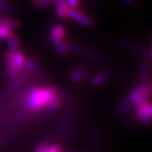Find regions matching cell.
<instances>
[{"label":"cell","mask_w":152,"mask_h":152,"mask_svg":"<svg viewBox=\"0 0 152 152\" xmlns=\"http://www.w3.org/2000/svg\"><path fill=\"white\" fill-rule=\"evenodd\" d=\"M83 57L89 59L90 61H95V62H99V63L104 61V57L101 55V54H99L98 52H96V51H94V50H86Z\"/></svg>","instance_id":"cell-23"},{"label":"cell","mask_w":152,"mask_h":152,"mask_svg":"<svg viewBox=\"0 0 152 152\" xmlns=\"http://www.w3.org/2000/svg\"><path fill=\"white\" fill-rule=\"evenodd\" d=\"M51 41L53 43L54 47L56 48L57 51L59 52V54L62 57H66L68 55V49L67 46L65 44V42H63L62 39H51Z\"/></svg>","instance_id":"cell-18"},{"label":"cell","mask_w":152,"mask_h":152,"mask_svg":"<svg viewBox=\"0 0 152 152\" xmlns=\"http://www.w3.org/2000/svg\"><path fill=\"white\" fill-rule=\"evenodd\" d=\"M0 24L7 28L10 31H14L19 26L18 20L11 18H6V17H0Z\"/></svg>","instance_id":"cell-16"},{"label":"cell","mask_w":152,"mask_h":152,"mask_svg":"<svg viewBox=\"0 0 152 152\" xmlns=\"http://www.w3.org/2000/svg\"><path fill=\"white\" fill-rule=\"evenodd\" d=\"M11 57H12V62L14 67L17 69L18 72H21V70H22L23 64L25 62V55L21 52L20 50L16 51V52H12L11 53Z\"/></svg>","instance_id":"cell-11"},{"label":"cell","mask_w":152,"mask_h":152,"mask_svg":"<svg viewBox=\"0 0 152 152\" xmlns=\"http://www.w3.org/2000/svg\"><path fill=\"white\" fill-rule=\"evenodd\" d=\"M124 2H125V4H126L127 6H132V5H134V3H135V0H124Z\"/></svg>","instance_id":"cell-31"},{"label":"cell","mask_w":152,"mask_h":152,"mask_svg":"<svg viewBox=\"0 0 152 152\" xmlns=\"http://www.w3.org/2000/svg\"><path fill=\"white\" fill-rule=\"evenodd\" d=\"M37 66L36 65V60L33 56H29L25 60V62L23 64V67H22V72L23 74H28L33 72V70L35 69V67Z\"/></svg>","instance_id":"cell-19"},{"label":"cell","mask_w":152,"mask_h":152,"mask_svg":"<svg viewBox=\"0 0 152 152\" xmlns=\"http://www.w3.org/2000/svg\"><path fill=\"white\" fill-rule=\"evenodd\" d=\"M135 112H136V115L139 118V120L142 122L145 126H149L150 125V121H151V117H149L145 110L143 108V104H138V105H136V108H135Z\"/></svg>","instance_id":"cell-15"},{"label":"cell","mask_w":152,"mask_h":152,"mask_svg":"<svg viewBox=\"0 0 152 152\" xmlns=\"http://www.w3.org/2000/svg\"><path fill=\"white\" fill-rule=\"evenodd\" d=\"M68 18L73 19L76 22H78L81 25H83L85 27H91L94 24L93 20L88 16L84 15L83 13H82L77 9H69Z\"/></svg>","instance_id":"cell-2"},{"label":"cell","mask_w":152,"mask_h":152,"mask_svg":"<svg viewBox=\"0 0 152 152\" xmlns=\"http://www.w3.org/2000/svg\"><path fill=\"white\" fill-rule=\"evenodd\" d=\"M0 9L7 10V11H13L14 7L8 2H6L4 0H0Z\"/></svg>","instance_id":"cell-27"},{"label":"cell","mask_w":152,"mask_h":152,"mask_svg":"<svg viewBox=\"0 0 152 152\" xmlns=\"http://www.w3.org/2000/svg\"><path fill=\"white\" fill-rule=\"evenodd\" d=\"M54 5V0H40L38 3L34 4V6L38 8H46Z\"/></svg>","instance_id":"cell-25"},{"label":"cell","mask_w":152,"mask_h":152,"mask_svg":"<svg viewBox=\"0 0 152 152\" xmlns=\"http://www.w3.org/2000/svg\"><path fill=\"white\" fill-rule=\"evenodd\" d=\"M57 93L54 87H39L33 86L28 90L25 95V104L27 109L30 112H40L44 109L45 104Z\"/></svg>","instance_id":"cell-1"},{"label":"cell","mask_w":152,"mask_h":152,"mask_svg":"<svg viewBox=\"0 0 152 152\" xmlns=\"http://www.w3.org/2000/svg\"><path fill=\"white\" fill-rule=\"evenodd\" d=\"M110 77H111L110 72L106 70H104L99 73H97L96 75H94L91 80V83L93 86H100L109 80Z\"/></svg>","instance_id":"cell-9"},{"label":"cell","mask_w":152,"mask_h":152,"mask_svg":"<svg viewBox=\"0 0 152 152\" xmlns=\"http://www.w3.org/2000/svg\"><path fill=\"white\" fill-rule=\"evenodd\" d=\"M12 31L8 30L7 28L0 24V39H7Z\"/></svg>","instance_id":"cell-29"},{"label":"cell","mask_w":152,"mask_h":152,"mask_svg":"<svg viewBox=\"0 0 152 152\" xmlns=\"http://www.w3.org/2000/svg\"><path fill=\"white\" fill-rule=\"evenodd\" d=\"M73 119H74V111L72 109H67L65 111L61 120V129H68L72 122H73Z\"/></svg>","instance_id":"cell-14"},{"label":"cell","mask_w":152,"mask_h":152,"mask_svg":"<svg viewBox=\"0 0 152 152\" xmlns=\"http://www.w3.org/2000/svg\"><path fill=\"white\" fill-rule=\"evenodd\" d=\"M126 98H127L130 102H131L133 105L142 104H145V103L149 101V99L148 98V97H146L144 94H142L139 92L137 87H135V88L130 90L128 92V94H126Z\"/></svg>","instance_id":"cell-3"},{"label":"cell","mask_w":152,"mask_h":152,"mask_svg":"<svg viewBox=\"0 0 152 152\" xmlns=\"http://www.w3.org/2000/svg\"><path fill=\"white\" fill-rule=\"evenodd\" d=\"M66 35V30H65L64 27L61 25L54 26L50 29V37L51 39H63Z\"/></svg>","instance_id":"cell-20"},{"label":"cell","mask_w":152,"mask_h":152,"mask_svg":"<svg viewBox=\"0 0 152 152\" xmlns=\"http://www.w3.org/2000/svg\"><path fill=\"white\" fill-rule=\"evenodd\" d=\"M133 106L134 105L132 104L131 102H130L127 98H125L116 107V110H115L116 114L118 115H125L126 114H127L130 110L132 109Z\"/></svg>","instance_id":"cell-17"},{"label":"cell","mask_w":152,"mask_h":152,"mask_svg":"<svg viewBox=\"0 0 152 152\" xmlns=\"http://www.w3.org/2000/svg\"><path fill=\"white\" fill-rule=\"evenodd\" d=\"M29 1H30L32 4H36V3H38L39 1H40V0H29Z\"/></svg>","instance_id":"cell-32"},{"label":"cell","mask_w":152,"mask_h":152,"mask_svg":"<svg viewBox=\"0 0 152 152\" xmlns=\"http://www.w3.org/2000/svg\"><path fill=\"white\" fill-rule=\"evenodd\" d=\"M45 152H63L61 148L57 145V144H51V145H49L48 148H46Z\"/></svg>","instance_id":"cell-28"},{"label":"cell","mask_w":152,"mask_h":152,"mask_svg":"<svg viewBox=\"0 0 152 152\" xmlns=\"http://www.w3.org/2000/svg\"><path fill=\"white\" fill-rule=\"evenodd\" d=\"M89 70L87 67L85 66H79L77 68H75L70 75V78L73 83H79L82 79L88 75Z\"/></svg>","instance_id":"cell-6"},{"label":"cell","mask_w":152,"mask_h":152,"mask_svg":"<svg viewBox=\"0 0 152 152\" xmlns=\"http://www.w3.org/2000/svg\"><path fill=\"white\" fill-rule=\"evenodd\" d=\"M25 82H26V75L23 74L22 72L19 73L14 80H12V83L9 85L8 89H9L10 93L18 92L21 87H22V85L25 83Z\"/></svg>","instance_id":"cell-13"},{"label":"cell","mask_w":152,"mask_h":152,"mask_svg":"<svg viewBox=\"0 0 152 152\" xmlns=\"http://www.w3.org/2000/svg\"><path fill=\"white\" fill-rule=\"evenodd\" d=\"M48 146H49V144H47V143H41L35 148L34 152H45Z\"/></svg>","instance_id":"cell-30"},{"label":"cell","mask_w":152,"mask_h":152,"mask_svg":"<svg viewBox=\"0 0 152 152\" xmlns=\"http://www.w3.org/2000/svg\"><path fill=\"white\" fill-rule=\"evenodd\" d=\"M65 44H66L68 50H70L75 53H77V54H80V55H83V56H84L86 50H87V49L83 48V46L77 44V43H75L72 40H67L66 42H65Z\"/></svg>","instance_id":"cell-21"},{"label":"cell","mask_w":152,"mask_h":152,"mask_svg":"<svg viewBox=\"0 0 152 152\" xmlns=\"http://www.w3.org/2000/svg\"><path fill=\"white\" fill-rule=\"evenodd\" d=\"M150 69H151L150 61H145L142 62L140 67L139 75H138V81L140 83H144L148 82V79L150 74Z\"/></svg>","instance_id":"cell-10"},{"label":"cell","mask_w":152,"mask_h":152,"mask_svg":"<svg viewBox=\"0 0 152 152\" xmlns=\"http://www.w3.org/2000/svg\"><path fill=\"white\" fill-rule=\"evenodd\" d=\"M122 46L127 50L128 51L132 52L134 54H138V55L142 56V53H143V50L142 49H139L137 45H135L134 43H132L131 41H128V40H122Z\"/></svg>","instance_id":"cell-22"},{"label":"cell","mask_w":152,"mask_h":152,"mask_svg":"<svg viewBox=\"0 0 152 152\" xmlns=\"http://www.w3.org/2000/svg\"><path fill=\"white\" fill-rule=\"evenodd\" d=\"M5 39L7 40V48H8L9 52L12 53V52H16V51L20 50V43H19L18 37L16 35V33H14L13 31Z\"/></svg>","instance_id":"cell-7"},{"label":"cell","mask_w":152,"mask_h":152,"mask_svg":"<svg viewBox=\"0 0 152 152\" xmlns=\"http://www.w3.org/2000/svg\"><path fill=\"white\" fill-rule=\"evenodd\" d=\"M56 91H57V94L61 99V101L67 102L72 105H77L79 104L78 100L76 99L71 93H69L67 90H65L63 88H56Z\"/></svg>","instance_id":"cell-8"},{"label":"cell","mask_w":152,"mask_h":152,"mask_svg":"<svg viewBox=\"0 0 152 152\" xmlns=\"http://www.w3.org/2000/svg\"><path fill=\"white\" fill-rule=\"evenodd\" d=\"M90 137L92 142L94 145H98L100 142V137H99V133L96 130V128H91L90 129Z\"/></svg>","instance_id":"cell-24"},{"label":"cell","mask_w":152,"mask_h":152,"mask_svg":"<svg viewBox=\"0 0 152 152\" xmlns=\"http://www.w3.org/2000/svg\"><path fill=\"white\" fill-rule=\"evenodd\" d=\"M62 101L57 94V93L54 94L51 98L48 101V103L44 106V110L47 114H53L56 111H58L60 108L61 107Z\"/></svg>","instance_id":"cell-4"},{"label":"cell","mask_w":152,"mask_h":152,"mask_svg":"<svg viewBox=\"0 0 152 152\" xmlns=\"http://www.w3.org/2000/svg\"><path fill=\"white\" fill-rule=\"evenodd\" d=\"M54 5L56 6V14L60 18H68L69 8L66 6L65 0H54Z\"/></svg>","instance_id":"cell-12"},{"label":"cell","mask_w":152,"mask_h":152,"mask_svg":"<svg viewBox=\"0 0 152 152\" xmlns=\"http://www.w3.org/2000/svg\"><path fill=\"white\" fill-rule=\"evenodd\" d=\"M5 63H6V68H7V77L10 80H14L17 76L19 74V72L17 71V69L14 67L13 62H12V57H11V52H7L4 56Z\"/></svg>","instance_id":"cell-5"},{"label":"cell","mask_w":152,"mask_h":152,"mask_svg":"<svg viewBox=\"0 0 152 152\" xmlns=\"http://www.w3.org/2000/svg\"><path fill=\"white\" fill-rule=\"evenodd\" d=\"M65 3L69 9H77L80 6V0H65Z\"/></svg>","instance_id":"cell-26"},{"label":"cell","mask_w":152,"mask_h":152,"mask_svg":"<svg viewBox=\"0 0 152 152\" xmlns=\"http://www.w3.org/2000/svg\"><path fill=\"white\" fill-rule=\"evenodd\" d=\"M4 96H5V94H3V93H0V101H1V100L4 98Z\"/></svg>","instance_id":"cell-33"}]
</instances>
